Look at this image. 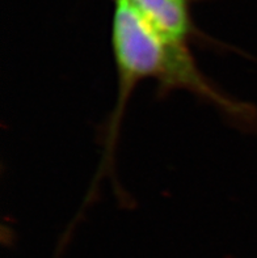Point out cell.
Listing matches in <instances>:
<instances>
[{
  "label": "cell",
  "mask_w": 257,
  "mask_h": 258,
  "mask_svg": "<svg viewBox=\"0 0 257 258\" xmlns=\"http://www.w3.org/2000/svg\"><path fill=\"white\" fill-rule=\"evenodd\" d=\"M112 47L118 95L108 127L105 161L112 159L127 100L137 85L147 79H155L162 91L175 89L190 55L188 45L168 42L160 36L130 0H116Z\"/></svg>",
  "instance_id": "cell-1"
},
{
  "label": "cell",
  "mask_w": 257,
  "mask_h": 258,
  "mask_svg": "<svg viewBox=\"0 0 257 258\" xmlns=\"http://www.w3.org/2000/svg\"><path fill=\"white\" fill-rule=\"evenodd\" d=\"M153 29L168 42L188 45L193 21L189 0H130Z\"/></svg>",
  "instance_id": "cell-2"
}]
</instances>
